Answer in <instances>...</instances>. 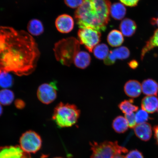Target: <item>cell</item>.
Instances as JSON below:
<instances>
[{
  "instance_id": "obj_1",
  "label": "cell",
  "mask_w": 158,
  "mask_h": 158,
  "mask_svg": "<svg viewBox=\"0 0 158 158\" xmlns=\"http://www.w3.org/2000/svg\"><path fill=\"white\" fill-rule=\"evenodd\" d=\"M40 55L38 45L28 32L0 27V72L27 76L35 70Z\"/></svg>"
},
{
  "instance_id": "obj_2",
  "label": "cell",
  "mask_w": 158,
  "mask_h": 158,
  "mask_svg": "<svg viewBox=\"0 0 158 158\" xmlns=\"http://www.w3.org/2000/svg\"><path fill=\"white\" fill-rule=\"evenodd\" d=\"M111 5L110 0H84L75 12L79 27H90L100 32L105 31L110 20Z\"/></svg>"
},
{
  "instance_id": "obj_3",
  "label": "cell",
  "mask_w": 158,
  "mask_h": 158,
  "mask_svg": "<svg viewBox=\"0 0 158 158\" xmlns=\"http://www.w3.org/2000/svg\"><path fill=\"white\" fill-rule=\"evenodd\" d=\"M79 40L73 37L63 39L55 44L54 48L56 60L61 64L70 66L80 51Z\"/></svg>"
},
{
  "instance_id": "obj_4",
  "label": "cell",
  "mask_w": 158,
  "mask_h": 158,
  "mask_svg": "<svg viewBox=\"0 0 158 158\" xmlns=\"http://www.w3.org/2000/svg\"><path fill=\"white\" fill-rule=\"evenodd\" d=\"M80 114L75 105L60 102L54 109L52 119L59 128L70 127L77 123Z\"/></svg>"
},
{
  "instance_id": "obj_5",
  "label": "cell",
  "mask_w": 158,
  "mask_h": 158,
  "mask_svg": "<svg viewBox=\"0 0 158 158\" xmlns=\"http://www.w3.org/2000/svg\"><path fill=\"white\" fill-rule=\"evenodd\" d=\"M92 153L90 158H113L116 155L127 153L125 147L118 145L117 141H105L98 143L94 141L90 143Z\"/></svg>"
},
{
  "instance_id": "obj_6",
  "label": "cell",
  "mask_w": 158,
  "mask_h": 158,
  "mask_svg": "<svg viewBox=\"0 0 158 158\" xmlns=\"http://www.w3.org/2000/svg\"><path fill=\"white\" fill-rule=\"evenodd\" d=\"M19 147L25 152L35 153L40 150L42 139L38 134L33 130L25 132L20 138Z\"/></svg>"
},
{
  "instance_id": "obj_7",
  "label": "cell",
  "mask_w": 158,
  "mask_h": 158,
  "mask_svg": "<svg viewBox=\"0 0 158 158\" xmlns=\"http://www.w3.org/2000/svg\"><path fill=\"white\" fill-rule=\"evenodd\" d=\"M79 41L90 52L101 41V33L90 27L80 28L78 32Z\"/></svg>"
},
{
  "instance_id": "obj_8",
  "label": "cell",
  "mask_w": 158,
  "mask_h": 158,
  "mask_svg": "<svg viewBox=\"0 0 158 158\" xmlns=\"http://www.w3.org/2000/svg\"><path fill=\"white\" fill-rule=\"evenodd\" d=\"M58 90L56 81L43 84L39 86L37 89V98L43 104H50L56 100Z\"/></svg>"
},
{
  "instance_id": "obj_9",
  "label": "cell",
  "mask_w": 158,
  "mask_h": 158,
  "mask_svg": "<svg viewBox=\"0 0 158 158\" xmlns=\"http://www.w3.org/2000/svg\"><path fill=\"white\" fill-rule=\"evenodd\" d=\"M0 158H30L19 145L0 147Z\"/></svg>"
},
{
  "instance_id": "obj_10",
  "label": "cell",
  "mask_w": 158,
  "mask_h": 158,
  "mask_svg": "<svg viewBox=\"0 0 158 158\" xmlns=\"http://www.w3.org/2000/svg\"><path fill=\"white\" fill-rule=\"evenodd\" d=\"M55 24L59 32L68 33L73 29L74 22L73 19L70 15L63 14L59 15L57 18Z\"/></svg>"
},
{
  "instance_id": "obj_11",
  "label": "cell",
  "mask_w": 158,
  "mask_h": 158,
  "mask_svg": "<svg viewBox=\"0 0 158 158\" xmlns=\"http://www.w3.org/2000/svg\"><path fill=\"white\" fill-rule=\"evenodd\" d=\"M130 55L129 49L125 47H121L110 51L106 58L104 60V64L108 66L114 64L117 59L124 60Z\"/></svg>"
},
{
  "instance_id": "obj_12",
  "label": "cell",
  "mask_w": 158,
  "mask_h": 158,
  "mask_svg": "<svg viewBox=\"0 0 158 158\" xmlns=\"http://www.w3.org/2000/svg\"><path fill=\"white\" fill-rule=\"evenodd\" d=\"M124 89L126 94L129 97L137 98L142 92L141 84L137 80H130L124 85Z\"/></svg>"
},
{
  "instance_id": "obj_13",
  "label": "cell",
  "mask_w": 158,
  "mask_h": 158,
  "mask_svg": "<svg viewBox=\"0 0 158 158\" xmlns=\"http://www.w3.org/2000/svg\"><path fill=\"white\" fill-rule=\"evenodd\" d=\"M134 131L138 138L145 141H149L152 134L151 126L147 123L137 124L134 128Z\"/></svg>"
},
{
  "instance_id": "obj_14",
  "label": "cell",
  "mask_w": 158,
  "mask_h": 158,
  "mask_svg": "<svg viewBox=\"0 0 158 158\" xmlns=\"http://www.w3.org/2000/svg\"><path fill=\"white\" fill-rule=\"evenodd\" d=\"M142 109L148 113L152 114L156 111L158 107V98L156 96H147L141 102Z\"/></svg>"
},
{
  "instance_id": "obj_15",
  "label": "cell",
  "mask_w": 158,
  "mask_h": 158,
  "mask_svg": "<svg viewBox=\"0 0 158 158\" xmlns=\"http://www.w3.org/2000/svg\"><path fill=\"white\" fill-rule=\"evenodd\" d=\"M137 28V25L135 22L128 18L123 20L119 26L120 32L126 37L132 36L135 33Z\"/></svg>"
},
{
  "instance_id": "obj_16",
  "label": "cell",
  "mask_w": 158,
  "mask_h": 158,
  "mask_svg": "<svg viewBox=\"0 0 158 158\" xmlns=\"http://www.w3.org/2000/svg\"><path fill=\"white\" fill-rule=\"evenodd\" d=\"M91 58L89 54L86 51H79L74 59L73 62L77 68L86 69L90 65Z\"/></svg>"
},
{
  "instance_id": "obj_17",
  "label": "cell",
  "mask_w": 158,
  "mask_h": 158,
  "mask_svg": "<svg viewBox=\"0 0 158 158\" xmlns=\"http://www.w3.org/2000/svg\"><path fill=\"white\" fill-rule=\"evenodd\" d=\"M27 29L28 33L33 36H39L44 32V29L42 22L37 19H33L27 23Z\"/></svg>"
},
{
  "instance_id": "obj_18",
  "label": "cell",
  "mask_w": 158,
  "mask_h": 158,
  "mask_svg": "<svg viewBox=\"0 0 158 158\" xmlns=\"http://www.w3.org/2000/svg\"><path fill=\"white\" fill-rule=\"evenodd\" d=\"M143 93L147 96H156L158 93V84L151 79L145 80L141 84Z\"/></svg>"
},
{
  "instance_id": "obj_19",
  "label": "cell",
  "mask_w": 158,
  "mask_h": 158,
  "mask_svg": "<svg viewBox=\"0 0 158 158\" xmlns=\"http://www.w3.org/2000/svg\"><path fill=\"white\" fill-rule=\"evenodd\" d=\"M126 9L121 3H115L110 6V15L112 17L117 20H120L125 17Z\"/></svg>"
},
{
  "instance_id": "obj_20",
  "label": "cell",
  "mask_w": 158,
  "mask_h": 158,
  "mask_svg": "<svg viewBox=\"0 0 158 158\" xmlns=\"http://www.w3.org/2000/svg\"><path fill=\"white\" fill-rule=\"evenodd\" d=\"M123 35L120 31L117 30H113L110 31L107 38L109 44L112 47L120 46L124 42Z\"/></svg>"
},
{
  "instance_id": "obj_21",
  "label": "cell",
  "mask_w": 158,
  "mask_h": 158,
  "mask_svg": "<svg viewBox=\"0 0 158 158\" xmlns=\"http://www.w3.org/2000/svg\"><path fill=\"white\" fill-rule=\"evenodd\" d=\"M112 127L116 133L122 134L127 131L129 127L125 118L118 116L114 118L112 122Z\"/></svg>"
},
{
  "instance_id": "obj_22",
  "label": "cell",
  "mask_w": 158,
  "mask_h": 158,
  "mask_svg": "<svg viewBox=\"0 0 158 158\" xmlns=\"http://www.w3.org/2000/svg\"><path fill=\"white\" fill-rule=\"evenodd\" d=\"M156 47H158V29L156 30L152 36L148 40L144 46L141 53V59H143L147 53Z\"/></svg>"
},
{
  "instance_id": "obj_23",
  "label": "cell",
  "mask_w": 158,
  "mask_h": 158,
  "mask_svg": "<svg viewBox=\"0 0 158 158\" xmlns=\"http://www.w3.org/2000/svg\"><path fill=\"white\" fill-rule=\"evenodd\" d=\"M15 94L9 89H3L0 90V104L4 106L10 105L15 100Z\"/></svg>"
},
{
  "instance_id": "obj_24",
  "label": "cell",
  "mask_w": 158,
  "mask_h": 158,
  "mask_svg": "<svg viewBox=\"0 0 158 158\" xmlns=\"http://www.w3.org/2000/svg\"><path fill=\"white\" fill-rule=\"evenodd\" d=\"M133 99L124 100L118 105V107L124 114H130L137 111L138 109V106L133 104Z\"/></svg>"
},
{
  "instance_id": "obj_25",
  "label": "cell",
  "mask_w": 158,
  "mask_h": 158,
  "mask_svg": "<svg viewBox=\"0 0 158 158\" xmlns=\"http://www.w3.org/2000/svg\"><path fill=\"white\" fill-rule=\"evenodd\" d=\"M94 56L100 60H104L109 54V49L106 44H98L94 47L93 50Z\"/></svg>"
},
{
  "instance_id": "obj_26",
  "label": "cell",
  "mask_w": 158,
  "mask_h": 158,
  "mask_svg": "<svg viewBox=\"0 0 158 158\" xmlns=\"http://www.w3.org/2000/svg\"><path fill=\"white\" fill-rule=\"evenodd\" d=\"M14 84V79L10 73L0 72V87L3 89L11 87Z\"/></svg>"
},
{
  "instance_id": "obj_27",
  "label": "cell",
  "mask_w": 158,
  "mask_h": 158,
  "mask_svg": "<svg viewBox=\"0 0 158 158\" xmlns=\"http://www.w3.org/2000/svg\"><path fill=\"white\" fill-rule=\"evenodd\" d=\"M135 118L136 123L138 124L147 123L149 116L147 112L142 109L138 110L135 114Z\"/></svg>"
},
{
  "instance_id": "obj_28",
  "label": "cell",
  "mask_w": 158,
  "mask_h": 158,
  "mask_svg": "<svg viewBox=\"0 0 158 158\" xmlns=\"http://www.w3.org/2000/svg\"><path fill=\"white\" fill-rule=\"evenodd\" d=\"M84 0H64L66 5L72 9L78 8L83 3Z\"/></svg>"
},
{
  "instance_id": "obj_29",
  "label": "cell",
  "mask_w": 158,
  "mask_h": 158,
  "mask_svg": "<svg viewBox=\"0 0 158 158\" xmlns=\"http://www.w3.org/2000/svg\"><path fill=\"white\" fill-rule=\"evenodd\" d=\"M125 118L128 122V127L134 128L137 125L136 123L135 114L133 113L130 114H125Z\"/></svg>"
},
{
  "instance_id": "obj_30",
  "label": "cell",
  "mask_w": 158,
  "mask_h": 158,
  "mask_svg": "<svg viewBox=\"0 0 158 158\" xmlns=\"http://www.w3.org/2000/svg\"><path fill=\"white\" fill-rule=\"evenodd\" d=\"M125 158H143V154L137 149L132 150L125 156Z\"/></svg>"
},
{
  "instance_id": "obj_31",
  "label": "cell",
  "mask_w": 158,
  "mask_h": 158,
  "mask_svg": "<svg viewBox=\"0 0 158 158\" xmlns=\"http://www.w3.org/2000/svg\"><path fill=\"white\" fill-rule=\"evenodd\" d=\"M124 6L130 7L136 6L140 0H119Z\"/></svg>"
},
{
  "instance_id": "obj_32",
  "label": "cell",
  "mask_w": 158,
  "mask_h": 158,
  "mask_svg": "<svg viewBox=\"0 0 158 158\" xmlns=\"http://www.w3.org/2000/svg\"><path fill=\"white\" fill-rule=\"evenodd\" d=\"M15 107L19 110L23 109L25 107L26 104L24 101L21 99H17L15 102Z\"/></svg>"
},
{
  "instance_id": "obj_33",
  "label": "cell",
  "mask_w": 158,
  "mask_h": 158,
  "mask_svg": "<svg viewBox=\"0 0 158 158\" xmlns=\"http://www.w3.org/2000/svg\"><path fill=\"white\" fill-rule=\"evenodd\" d=\"M128 64L130 68L133 69H135L138 67V63L137 61L133 60L130 61Z\"/></svg>"
},
{
  "instance_id": "obj_34",
  "label": "cell",
  "mask_w": 158,
  "mask_h": 158,
  "mask_svg": "<svg viewBox=\"0 0 158 158\" xmlns=\"http://www.w3.org/2000/svg\"><path fill=\"white\" fill-rule=\"evenodd\" d=\"M155 137L158 143V125L155 126L153 128Z\"/></svg>"
},
{
  "instance_id": "obj_35",
  "label": "cell",
  "mask_w": 158,
  "mask_h": 158,
  "mask_svg": "<svg viewBox=\"0 0 158 158\" xmlns=\"http://www.w3.org/2000/svg\"><path fill=\"white\" fill-rule=\"evenodd\" d=\"M151 22L152 25H156L158 27V17L153 18L151 20Z\"/></svg>"
},
{
  "instance_id": "obj_36",
  "label": "cell",
  "mask_w": 158,
  "mask_h": 158,
  "mask_svg": "<svg viewBox=\"0 0 158 158\" xmlns=\"http://www.w3.org/2000/svg\"><path fill=\"white\" fill-rule=\"evenodd\" d=\"M113 158H125V156L121 155V154H118L114 156Z\"/></svg>"
},
{
  "instance_id": "obj_37",
  "label": "cell",
  "mask_w": 158,
  "mask_h": 158,
  "mask_svg": "<svg viewBox=\"0 0 158 158\" xmlns=\"http://www.w3.org/2000/svg\"><path fill=\"white\" fill-rule=\"evenodd\" d=\"M3 112V108L2 105L0 104V116H1Z\"/></svg>"
},
{
  "instance_id": "obj_38",
  "label": "cell",
  "mask_w": 158,
  "mask_h": 158,
  "mask_svg": "<svg viewBox=\"0 0 158 158\" xmlns=\"http://www.w3.org/2000/svg\"><path fill=\"white\" fill-rule=\"evenodd\" d=\"M53 158H64L62 157H55Z\"/></svg>"
},
{
  "instance_id": "obj_39",
  "label": "cell",
  "mask_w": 158,
  "mask_h": 158,
  "mask_svg": "<svg viewBox=\"0 0 158 158\" xmlns=\"http://www.w3.org/2000/svg\"><path fill=\"white\" fill-rule=\"evenodd\" d=\"M157 111H158V109H157Z\"/></svg>"
}]
</instances>
